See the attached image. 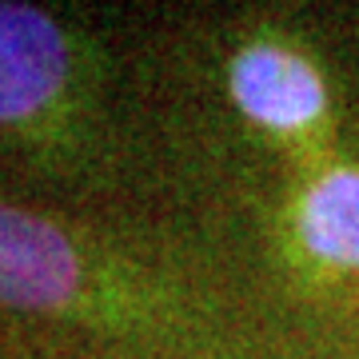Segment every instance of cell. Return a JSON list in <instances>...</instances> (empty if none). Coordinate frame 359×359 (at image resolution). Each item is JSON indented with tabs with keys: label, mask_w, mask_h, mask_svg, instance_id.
I'll use <instances>...</instances> for the list:
<instances>
[{
	"label": "cell",
	"mask_w": 359,
	"mask_h": 359,
	"mask_svg": "<svg viewBox=\"0 0 359 359\" xmlns=\"http://www.w3.org/2000/svg\"><path fill=\"white\" fill-rule=\"evenodd\" d=\"M299 236L316 256L359 268V172H332L311 184L299 208Z\"/></svg>",
	"instance_id": "277c9868"
},
{
	"label": "cell",
	"mask_w": 359,
	"mask_h": 359,
	"mask_svg": "<svg viewBox=\"0 0 359 359\" xmlns=\"http://www.w3.org/2000/svg\"><path fill=\"white\" fill-rule=\"evenodd\" d=\"M231 96L268 128H295L323 108V84L308 60L276 44H252L231 60Z\"/></svg>",
	"instance_id": "3957f363"
},
{
	"label": "cell",
	"mask_w": 359,
	"mask_h": 359,
	"mask_svg": "<svg viewBox=\"0 0 359 359\" xmlns=\"http://www.w3.org/2000/svg\"><path fill=\"white\" fill-rule=\"evenodd\" d=\"M65 36L40 8L0 0V120H20L65 80Z\"/></svg>",
	"instance_id": "7a4b0ae2"
},
{
	"label": "cell",
	"mask_w": 359,
	"mask_h": 359,
	"mask_svg": "<svg viewBox=\"0 0 359 359\" xmlns=\"http://www.w3.org/2000/svg\"><path fill=\"white\" fill-rule=\"evenodd\" d=\"M80 280L76 252L60 231L20 208L0 204V299L48 308L72 295Z\"/></svg>",
	"instance_id": "6da1fadb"
}]
</instances>
